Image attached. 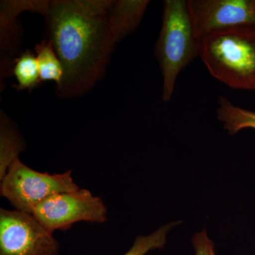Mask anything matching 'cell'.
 Masks as SVG:
<instances>
[{"label": "cell", "instance_id": "cell-13", "mask_svg": "<svg viewBox=\"0 0 255 255\" xmlns=\"http://www.w3.org/2000/svg\"><path fill=\"white\" fill-rule=\"evenodd\" d=\"M38 69L42 82L52 81L55 82V87L63 81L64 70L61 61L48 38L37 43L35 47Z\"/></svg>", "mask_w": 255, "mask_h": 255}, {"label": "cell", "instance_id": "cell-15", "mask_svg": "<svg viewBox=\"0 0 255 255\" xmlns=\"http://www.w3.org/2000/svg\"><path fill=\"white\" fill-rule=\"evenodd\" d=\"M191 243L195 255H216L214 243L210 239L205 229L195 233Z\"/></svg>", "mask_w": 255, "mask_h": 255}, {"label": "cell", "instance_id": "cell-4", "mask_svg": "<svg viewBox=\"0 0 255 255\" xmlns=\"http://www.w3.org/2000/svg\"><path fill=\"white\" fill-rule=\"evenodd\" d=\"M79 189L70 169L61 174L40 172L23 164L20 158L11 164L0 180L1 196L15 210L31 215L50 196Z\"/></svg>", "mask_w": 255, "mask_h": 255}, {"label": "cell", "instance_id": "cell-7", "mask_svg": "<svg viewBox=\"0 0 255 255\" xmlns=\"http://www.w3.org/2000/svg\"><path fill=\"white\" fill-rule=\"evenodd\" d=\"M196 36L241 26H255V0H188Z\"/></svg>", "mask_w": 255, "mask_h": 255}, {"label": "cell", "instance_id": "cell-1", "mask_svg": "<svg viewBox=\"0 0 255 255\" xmlns=\"http://www.w3.org/2000/svg\"><path fill=\"white\" fill-rule=\"evenodd\" d=\"M112 1H49L43 17L63 67V81L55 89L60 98L82 97L105 76L117 44L109 22Z\"/></svg>", "mask_w": 255, "mask_h": 255}, {"label": "cell", "instance_id": "cell-12", "mask_svg": "<svg viewBox=\"0 0 255 255\" xmlns=\"http://www.w3.org/2000/svg\"><path fill=\"white\" fill-rule=\"evenodd\" d=\"M12 75L16 80V90L31 92L41 84V75L35 53L29 50L21 52L14 58Z\"/></svg>", "mask_w": 255, "mask_h": 255}, {"label": "cell", "instance_id": "cell-11", "mask_svg": "<svg viewBox=\"0 0 255 255\" xmlns=\"http://www.w3.org/2000/svg\"><path fill=\"white\" fill-rule=\"evenodd\" d=\"M216 114L218 119L230 135H236L243 129L255 130V111L233 105L227 97H220Z\"/></svg>", "mask_w": 255, "mask_h": 255}, {"label": "cell", "instance_id": "cell-10", "mask_svg": "<svg viewBox=\"0 0 255 255\" xmlns=\"http://www.w3.org/2000/svg\"><path fill=\"white\" fill-rule=\"evenodd\" d=\"M26 149V142L15 124L3 111L0 114V180Z\"/></svg>", "mask_w": 255, "mask_h": 255}, {"label": "cell", "instance_id": "cell-2", "mask_svg": "<svg viewBox=\"0 0 255 255\" xmlns=\"http://www.w3.org/2000/svg\"><path fill=\"white\" fill-rule=\"evenodd\" d=\"M199 58L210 74L228 87L255 90V26L241 25L203 36Z\"/></svg>", "mask_w": 255, "mask_h": 255}, {"label": "cell", "instance_id": "cell-3", "mask_svg": "<svg viewBox=\"0 0 255 255\" xmlns=\"http://www.w3.org/2000/svg\"><path fill=\"white\" fill-rule=\"evenodd\" d=\"M200 38L194 33L187 0H165L155 51L162 77V99L169 102L181 72L199 57Z\"/></svg>", "mask_w": 255, "mask_h": 255}, {"label": "cell", "instance_id": "cell-8", "mask_svg": "<svg viewBox=\"0 0 255 255\" xmlns=\"http://www.w3.org/2000/svg\"><path fill=\"white\" fill-rule=\"evenodd\" d=\"M48 1H1L0 4V48H1V85L4 79L12 75L14 58L19 53L21 26L18 15L25 11L43 14Z\"/></svg>", "mask_w": 255, "mask_h": 255}, {"label": "cell", "instance_id": "cell-5", "mask_svg": "<svg viewBox=\"0 0 255 255\" xmlns=\"http://www.w3.org/2000/svg\"><path fill=\"white\" fill-rule=\"evenodd\" d=\"M107 213L100 197L88 189H79L50 196L37 206L32 215L53 233L68 231L78 222L105 223Z\"/></svg>", "mask_w": 255, "mask_h": 255}, {"label": "cell", "instance_id": "cell-14", "mask_svg": "<svg viewBox=\"0 0 255 255\" xmlns=\"http://www.w3.org/2000/svg\"><path fill=\"white\" fill-rule=\"evenodd\" d=\"M182 223L181 221H172L147 236H137L131 248L123 255H146L149 252L162 249L167 243V235L171 230Z\"/></svg>", "mask_w": 255, "mask_h": 255}, {"label": "cell", "instance_id": "cell-9", "mask_svg": "<svg viewBox=\"0 0 255 255\" xmlns=\"http://www.w3.org/2000/svg\"><path fill=\"white\" fill-rule=\"evenodd\" d=\"M150 3L149 0H112L109 22L116 43L136 30Z\"/></svg>", "mask_w": 255, "mask_h": 255}, {"label": "cell", "instance_id": "cell-6", "mask_svg": "<svg viewBox=\"0 0 255 255\" xmlns=\"http://www.w3.org/2000/svg\"><path fill=\"white\" fill-rule=\"evenodd\" d=\"M53 233L33 215L0 209V255H58Z\"/></svg>", "mask_w": 255, "mask_h": 255}]
</instances>
